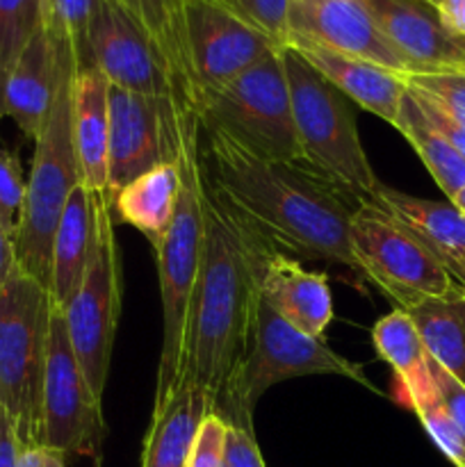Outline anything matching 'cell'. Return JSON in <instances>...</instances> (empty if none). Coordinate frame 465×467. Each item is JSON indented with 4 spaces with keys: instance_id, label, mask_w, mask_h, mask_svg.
<instances>
[{
    "instance_id": "1",
    "label": "cell",
    "mask_w": 465,
    "mask_h": 467,
    "mask_svg": "<svg viewBox=\"0 0 465 467\" xmlns=\"http://www.w3.org/2000/svg\"><path fill=\"white\" fill-rule=\"evenodd\" d=\"M201 132L208 192L251 240L305 260L345 265L358 274L351 251V219L358 201L305 164L258 158L212 128Z\"/></svg>"
},
{
    "instance_id": "2",
    "label": "cell",
    "mask_w": 465,
    "mask_h": 467,
    "mask_svg": "<svg viewBox=\"0 0 465 467\" xmlns=\"http://www.w3.org/2000/svg\"><path fill=\"white\" fill-rule=\"evenodd\" d=\"M258 255V242L237 226L205 185L203 258L191 301L185 372L203 388L210 410L249 351L260 296Z\"/></svg>"
},
{
    "instance_id": "3",
    "label": "cell",
    "mask_w": 465,
    "mask_h": 467,
    "mask_svg": "<svg viewBox=\"0 0 465 467\" xmlns=\"http://www.w3.org/2000/svg\"><path fill=\"white\" fill-rule=\"evenodd\" d=\"M201 128L196 114L185 119L178 162L182 169V187L176 214L158 255L160 299H162V347H160L155 404L160 409L171 397L187 368L191 301L199 281L205 237V176L201 158Z\"/></svg>"
},
{
    "instance_id": "4",
    "label": "cell",
    "mask_w": 465,
    "mask_h": 467,
    "mask_svg": "<svg viewBox=\"0 0 465 467\" xmlns=\"http://www.w3.org/2000/svg\"><path fill=\"white\" fill-rule=\"evenodd\" d=\"M78 64L68 39L59 36V67L48 114L35 137V155L27 176L26 205L14 237L16 267L48 290L53 240L68 196L82 182L73 132V82Z\"/></svg>"
},
{
    "instance_id": "5",
    "label": "cell",
    "mask_w": 465,
    "mask_h": 467,
    "mask_svg": "<svg viewBox=\"0 0 465 467\" xmlns=\"http://www.w3.org/2000/svg\"><path fill=\"white\" fill-rule=\"evenodd\" d=\"M283 67L301 164L358 203L369 199L381 181L363 149L349 100L290 46L283 48Z\"/></svg>"
},
{
    "instance_id": "6",
    "label": "cell",
    "mask_w": 465,
    "mask_h": 467,
    "mask_svg": "<svg viewBox=\"0 0 465 467\" xmlns=\"http://www.w3.org/2000/svg\"><path fill=\"white\" fill-rule=\"evenodd\" d=\"M315 374L349 379L367 390L378 392L367 381L360 365L333 351L324 336L313 337L299 331L287 319H283L263 296H258L249 351L235 374L228 379L212 410L228 424L253 429L255 404L269 388L287 379L315 377Z\"/></svg>"
},
{
    "instance_id": "7",
    "label": "cell",
    "mask_w": 465,
    "mask_h": 467,
    "mask_svg": "<svg viewBox=\"0 0 465 467\" xmlns=\"http://www.w3.org/2000/svg\"><path fill=\"white\" fill-rule=\"evenodd\" d=\"M50 313V292L14 267L0 290V409L21 447H39Z\"/></svg>"
},
{
    "instance_id": "8",
    "label": "cell",
    "mask_w": 465,
    "mask_h": 467,
    "mask_svg": "<svg viewBox=\"0 0 465 467\" xmlns=\"http://www.w3.org/2000/svg\"><path fill=\"white\" fill-rule=\"evenodd\" d=\"M194 114L201 128L223 132L258 158L301 164L283 50L201 94Z\"/></svg>"
},
{
    "instance_id": "9",
    "label": "cell",
    "mask_w": 465,
    "mask_h": 467,
    "mask_svg": "<svg viewBox=\"0 0 465 467\" xmlns=\"http://www.w3.org/2000/svg\"><path fill=\"white\" fill-rule=\"evenodd\" d=\"M351 251L365 274L401 310L456 287L440 263L377 205L360 201L351 219Z\"/></svg>"
},
{
    "instance_id": "10",
    "label": "cell",
    "mask_w": 465,
    "mask_h": 467,
    "mask_svg": "<svg viewBox=\"0 0 465 467\" xmlns=\"http://www.w3.org/2000/svg\"><path fill=\"white\" fill-rule=\"evenodd\" d=\"M121 315V260L112 222V196L98 194V249L85 283L64 308L68 340L91 392L103 401L114 336Z\"/></svg>"
},
{
    "instance_id": "11",
    "label": "cell",
    "mask_w": 465,
    "mask_h": 467,
    "mask_svg": "<svg viewBox=\"0 0 465 467\" xmlns=\"http://www.w3.org/2000/svg\"><path fill=\"white\" fill-rule=\"evenodd\" d=\"M103 401L91 392L67 331L64 310L53 304L41 395V450L59 456H89L98 463L105 441Z\"/></svg>"
},
{
    "instance_id": "12",
    "label": "cell",
    "mask_w": 465,
    "mask_h": 467,
    "mask_svg": "<svg viewBox=\"0 0 465 467\" xmlns=\"http://www.w3.org/2000/svg\"><path fill=\"white\" fill-rule=\"evenodd\" d=\"M191 109L167 96H144L109 87L108 194L164 162H176Z\"/></svg>"
},
{
    "instance_id": "13",
    "label": "cell",
    "mask_w": 465,
    "mask_h": 467,
    "mask_svg": "<svg viewBox=\"0 0 465 467\" xmlns=\"http://www.w3.org/2000/svg\"><path fill=\"white\" fill-rule=\"evenodd\" d=\"M87 67L103 73L109 87L132 94L167 96L185 105L164 55L141 23L117 0H100L91 18L78 71Z\"/></svg>"
},
{
    "instance_id": "14",
    "label": "cell",
    "mask_w": 465,
    "mask_h": 467,
    "mask_svg": "<svg viewBox=\"0 0 465 467\" xmlns=\"http://www.w3.org/2000/svg\"><path fill=\"white\" fill-rule=\"evenodd\" d=\"M182 23L194 105L201 94L226 85L267 55L283 50L272 36L214 0H185Z\"/></svg>"
},
{
    "instance_id": "15",
    "label": "cell",
    "mask_w": 465,
    "mask_h": 467,
    "mask_svg": "<svg viewBox=\"0 0 465 467\" xmlns=\"http://www.w3.org/2000/svg\"><path fill=\"white\" fill-rule=\"evenodd\" d=\"M287 27V41L299 36L404 76L410 73L406 59L381 35L363 0H290Z\"/></svg>"
},
{
    "instance_id": "16",
    "label": "cell",
    "mask_w": 465,
    "mask_h": 467,
    "mask_svg": "<svg viewBox=\"0 0 465 467\" xmlns=\"http://www.w3.org/2000/svg\"><path fill=\"white\" fill-rule=\"evenodd\" d=\"M363 5L410 73L465 71V41L442 27L427 0H363Z\"/></svg>"
},
{
    "instance_id": "17",
    "label": "cell",
    "mask_w": 465,
    "mask_h": 467,
    "mask_svg": "<svg viewBox=\"0 0 465 467\" xmlns=\"http://www.w3.org/2000/svg\"><path fill=\"white\" fill-rule=\"evenodd\" d=\"M287 46L294 48L346 100H354L358 108L367 109L374 117L383 119L395 128L406 94L404 73L390 71V68L354 57V55L336 53V50L324 48L308 39H299V36H292Z\"/></svg>"
},
{
    "instance_id": "18",
    "label": "cell",
    "mask_w": 465,
    "mask_h": 467,
    "mask_svg": "<svg viewBox=\"0 0 465 467\" xmlns=\"http://www.w3.org/2000/svg\"><path fill=\"white\" fill-rule=\"evenodd\" d=\"M260 296L299 331L322 337L333 319V299L326 274L305 272L296 260L260 244Z\"/></svg>"
},
{
    "instance_id": "19",
    "label": "cell",
    "mask_w": 465,
    "mask_h": 467,
    "mask_svg": "<svg viewBox=\"0 0 465 467\" xmlns=\"http://www.w3.org/2000/svg\"><path fill=\"white\" fill-rule=\"evenodd\" d=\"M365 201L397 219L465 290V214L450 201L418 199L383 182Z\"/></svg>"
},
{
    "instance_id": "20",
    "label": "cell",
    "mask_w": 465,
    "mask_h": 467,
    "mask_svg": "<svg viewBox=\"0 0 465 467\" xmlns=\"http://www.w3.org/2000/svg\"><path fill=\"white\" fill-rule=\"evenodd\" d=\"M98 249V194L85 182L68 196L59 217L50 258V299L67 308L85 283Z\"/></svg>"
},
{
    "instance_id": "21",
    "label": "cell",
    "mask_w": 465,
    "mask_h": 467,
    "mask_svg": "<svg viewBox=\"0 0 465 467\" xmlns=\"http://www.w3.org/2000/svg\"><path fill=\"white\" fill-rule=\"evenodd\" d=\"M59 67V36L46 26L36 30L21 57L9 71L3 89L5 117L14 119L21 132L35 140L55 94Z\"/></svg>"
},
{
    "instance_id": "22",
    "label": "cell",
    "mask_w": 465,
    "mask_h": 467,
    "mask_svg": "<svg viewBox=\"0 0 465 467\" xmlns=\"http://www.w3.org/2000/svg\"><path fill=\"white\" fill-rule=\"evenodd\" d=\"M208 413V395L194 377L185 372L171 397L153 410L140 467H187L191 442Z\"/></svg>"
},
{
    "instance_id": "23",
    "label": "cell",
    "mask_w": 465,
    "mask_h": 467,
    "mask_svg": "<svg viewBox=\"0 0 465 467\" xmlns=\"http://www.w3.org/2000/svg\"><path fill=\"white\" fill-rule=\"evenodd\" d=\"M73 132L82 182L108 194L109 82L94 67L80 68L73 82Z\"/></svg>"
},
{
    "instance_id": "24",
    "label": "cell",
    "mask_w": 465,
    "mask_h": 467,
    "mask_svg": "<svg viewBox=\"0 0 465 467\" xmlns=\"http://www.w3.org/2000/svg\"><path fill=\"white\" fill-rule=\"evenodd\" d=\"M181 187V162H164L117 192L112 196V208L121 222L135 226L150 246L158 249L171 228Z\"/></svg>"
},
{
    "instance_id": "25",
    "label": "cell",
    "mask_w": 465,
    "mask_h": 467,
    "mask_svg": "<svg viewBox=\"0 0 465 467\" xmlns=\"http://www.w3.org/2000/svg\"><path fill=\"white\" fill-rule=\"evenodd\" d=\"M372 340L377 354L395 369L397 381L410 409L436 397V386L429 369V354L406 310L397 308L378 319L372 328Z\"/></svg>"
},
{
    "instance_id": "26",
    "label": "cell",
    "mask_w": 465,
    "mask_h": 467,
    "mask_svg": "<svg viewBox=\"0 0 465 467\" xmlns=\"http://www.w3.org/2000/svg\"><path fill=\"white\" fill-rule=\"evenodd\" d=\"M413 319L429 358L465 386V290L456 285L442 296H429L410 306Z\"/></svg>"
},
{
    "instance_id": "27",
    "label": "cell",
    "mask_w": 465,
    "mask_h": 467,
    "mask_svg": "<svg viewBox=\"0 0 465 467\" xmlns=\"http://www.w3.org/2000/svg\"><path fill=\"white\" fill-rule=\"evenodd\" d=\"M141 23L171 67L187 108L194 112V80L185 46V0H117Z\"/></svg>"
},
{
    "instance_id": "28",
    "label": "cell",
    "mask_w": 465,
    "mask_h": 467,
    "mask_svg": "<svg viewBox=\"0 0 465 467\" xmlns=\"http://www.w3.org/2000/svg\"><path fill=\"white\" fill-rule=\"evenodd\" d=\"M395 128L410 141L415 153L419 155L438 187L445 192L447 199H454L465 187V160L460 158L459 150L451 149L445 137L433 130L408 87H406Z\"/></svg>"
},
{
    "instance_id": "29",
    "label": "cell",
    "mask_w": 465,
    "mask_h": 467,
    "mask_svg": "<svg viewBox=\"0 0 465 467\" xmlns=\"http://www.w3.org/2000/svg\"><path fill=\"white\" fill-rule=\"evenodd\" d=\"M41 26L44 0H0V121L5 119V80Z\"/></svg>"
},
{
    "instance_id": "30",
    "label": "cell",
    "mask_w": 465,
    "mask_h": 467,
    "mask_svg": "<svg viewBox=\"0 0 465 467\" xmlns=\"http://www.w3.org/2000/svg\"><path fill=\"white\" fill-rule=\"evenodd\" d=\"M406 85L465 128V71L408 73Z\"/></svg>"
},
{
    "instance_id": "31",
    "label": "cell",
    "mask_w": 465,
    "mask_h": 467,
    "mask_svg": "<svg viewBox=\"0 0 465 467\" xmlns=\"http://www.w3.org/2000/svg\"><path fill=\"white\" fill-rule=\"evenodd\" d=\"M98 3L100 0H44V26L55 36L71 41L76 50V64L80 62L87 30Z\"/></svg>"
},
{
    "instance_id": "32",
    "label": "cell",
    "mask_w": 465,
    "mask_h": 467,
    "mask_svg": "<svg viewBox=\"0 0 465 467\" xmlns=\"http://www.w3.org/2000/svg\"><path fill=\"white\" fill-rule=\"evenodd\" d=\"M415 413H418L419 422L427 429L429 438L436 442L438 450L447 456L451 465L465 467V438L460 436L459 427L454 424V420L450 418V413L442 406L440 397H431V400L422 401L419 406H415Z\"/></svg>"
},
{
    "instance_id": "33",
    "label": "cell",
    "mask_w": 465,
    "mask_h": 467,
    "mask_svg": "<svg viewBox=\"0 0 465 467\" xmlns=\"http://www.w3.org/2000/svg\"><path fill=\"white\" fill-rule=\"evenodd\" d=\"M214 3L223 5L232 14L244 18L246 23L258 27L260 32L272 36L283 48L287 46V36H290V27H287L290 0H214Z\"/></svg>"
},
{
    "instance_id": "34",
    "label": "cell",
    "mask_w": 465,
    "mask_h": 467,
    "mask_svg": "<svg viewBox=\"0 0 465 467\" xmlns=\"http://www.w3.org/2000/svg\"><path fill=\"white\" fill-rule=\"evenodd\" d=\"M27 181L23 178L21 162L16 153L0 149V219L12 240L16 237L21 223L23 205H26Z\"/></svg>"
},
{
    "instance_id": "35",
    "label": "cell",
    "mask_w": 465,
    "mask_h": 467,
    "mask_svg": "<svg viewBox=\"0 0 465 467\" xmlns=\"http://www.w3.org/2000/svg\"><path fill=\"white\" fill-rule=\"evenodd\" d=\"M226 441H228V422L210 410L196 431L191 442L187 467H223L226 463Z\"/></svg>"
},
{
    "instance_id": "36",
    "label": "cell",
    "mask_w": 465,
    "mask_h": 467,
    "mask_svg": "<svg viewBox=\"0 0 465 467\" xmlns=\"http://www.w3.org/2000/svg\"><path fill=\"white\" fill-rule=\"evenodd\" d=\"M429 369H431L433 386H436L438 397H440L442 406L450 413V418L454 420V424L459 427L460 436L465 438V386L460 381H456L447 369H442L440 365L433 358H429Z\"/></svg>"
},
{
    "instance_id": "37",
    "label": "cell",
    "mask_w": 465,
    "mask_h": 467,
    "mask_svg": "<svg viewBox=\"0 0 465 467\" xmlns=\"http://www.w3.org/2000/svg\"><path fill=\"white\" fill-rule=\"evenodd\" d=\"M226 467H264L253 429L240 427V424H228Z\"/></svg>"
},
{
    "instance_id": "38",
    "label": "cell",
    "mask_w": 465,
    "mask_h": 467,
    "mask_svg": "<svg viewBox=\"0 0 465 467\" xmlns=\"http://www.w3.org/2000/svg\"><path fill=\"white\" fill-rule=\"evenodd\" d=\"M406 87H408V85H406ZM408 91H410V94H413V99L418 100V105H419V109H422L424 119H427V121L431 123L433 130H436L438 135L445 137V140L450 141L451 149L459 150L460 158L465 160V128L460 126V123H456L454 119L447 117V114L442 112V109H438L436 105L429 103V100L424 99V96H419L418 91H413V89H410V87H408Z\"/></svg>"
},
{
    "instance_id": "39",
    "label": "cell",
    "mask_w": 465,
    "mask_h": 467,
    "mask_svg": "<svg viewBox=\"0 0 465 467\" xmlns=\"http://www.w3.org/2000/svg\"><path fill=\"white\" fill-rule=\"evenodd\" d=\"M21 461V442L12 418L0 409V467H18Z\"/></svg>"
},
{
    "instance_id": "40",
    "label": "cell",
    "mask_w": 465,
    "mask_h": 467,
    "mask_svg": "<svg viewBox=\"0 0 465 467\" xmlns=\"http://www.w3.org/2000/svg\"><path fill=\"white\" fill-rule=\"evenodd\" d=\"M442 27L465 41V0H440L436 5Z\"/></svg>"
},
{
    "instance_id": "41",
    "label": "cell",
    "mask_w": 465,
    "mask_h": 467,
    "mask_svg": "<svg viewBox=\"0 0 465 467\" xmlns=\"http://www.w3.org/2000/svg\"><path fill=\"white\" fill-rule=\"evenodd\" d=\"M14 267H16V258H14V240L7 233V228L3 226V219H0V290H3L9 274L14 272Z\"/></svg>"
},
{
    "instance_id": "42",
    "label": "cell",
    "mask_w": 465,
    "mask_h": 467,
    "mask_svg": "<svg viewBox=\"0 0 465 467\" xmlns=\"http://www.w3.org/2000/svg\"><path fill=\"white\" fill-rule=\"evenodd\" d=\"M18 467H44V450L41 447H21Z\"/></svg>"
},
{
    "instance_id": "43",
    "label": "cell",
    "mask_w": 465,
    "mask_h": 467,
    "mask_svg": "<svg viewBox=\"0 0 465 467\" xmlns=\"http://www.w3.org/2000/svg\"><path fill=\"white\" fill-rule=\"evenodd\" d=\"M44 467H67V465H64V456L44 450Z\"/></svg>"
},
{
    "instance_id": "44",
    "label": "cell",
    "mask_w": 465,
    "mask_h": 467,
    "mask_svg": "<svg viewBox=\"0 0 465 467\" xmlns=\"http://www.w3.org/2000/svg\"><path fill=\"white\" fill-rule=\"evenodd\" d=\"M450 203H451V205H454V208H456V210H459V213H460V214H465V187H463V190H460V192H459V194H456V196H454V199H451V201H450Z\"/></svg>"
},
{
    "instance_id": "45",
    "label": "cell",
    "mask_w": 465,
    "mask_h": 467,
    "mask_svg": "<svg viewBox=\"0 0 465 467\" xmlns=\"http://www.w3.org/2000/svg\"><path fill=\"white\" fill-rule=\"evenodd\" d=\"M427 3H429V5H433V7H436V5L440 3V0H427Z\"/></svg>"
},
{
    "instance_id": "46",
    "label": "cell",
    "mask_w": 465,
    "mask_h": 467,
    "mask_svg": "<svg viewBox=\"0 0 465 467\" xmlns=\"http://www.w3.org/2000/svg\"><path fill=\"white\" fill-rule=\"evenodd\" d=\"M223 467H226V463H223Z\"/></svg>"
}]
</instances>
